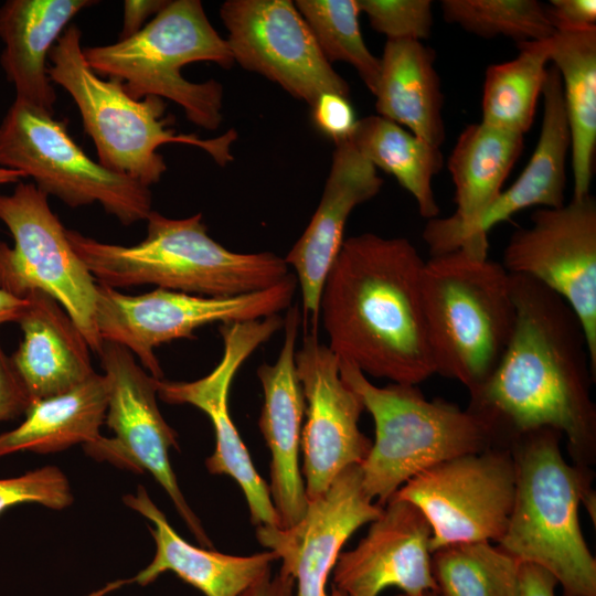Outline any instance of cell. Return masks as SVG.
Masks as SVG:
<instances>
[{
	"instance_id": "obj_40",
	"label": "cell",
	"mask_w": 596,
	"mask_h": 596,
	"mask_svg": "<svg viewBox=\"0 0 596 596\" xmlns=\"http://www.w3.org/2000/svg\"><path fill=\"white\" fill-rule=\"evenodd\" d=\"M166 0H126L124 1V21L119 40L132 36L143 28L150 15L158 14L166 6Z\"/></svg>"
},
{
	"instance_id": "obj_6",
	"label": "cell",
	"mask_w": 596,
	"mask_h": 596,
	"mask_svg": "<svg viewBox=\"0 0 596 596\" xmlns=\"http://www.w3.org/2000/svg\"><path fill=\"white\" fill-rule=\"evenodd\" d=\"M339 362L341 379L374 421L375 439L360 467L366 494L381 507L427 468L498 443L488 423L469 408L429 401L414 384L376 386L351 362Z\"/></svg>"
},
{
	"instance_id": "obj_29",
	"label": "cell",
	"mask_w": 596,
	"mask_h": 596,
	"mask_svg": "<svg viewBox=\"0 0 596 596\" xmlns=\"http://www.w3.org/2000/svg\"><path fill=\"white\" fill-rule=\"evenodd\" d=\"M549 41L571 135L573 199H581L590 194L596 150V28L555 30Z\"/></svg>"
},
{
	"instance_id": "obj_45",
	"label": "cell",
	"mask_w": 596,
	"mask_h": 596,
	"mask_svg": "<svg viewBox=\"0 0 596 596\" xmlns=\"http://www.w3.org/2000/svg\"><path fill=\"white\" fill-rule=\"evenodd\" d=\"M396 596H441L438 592H425L419 595H407L404 593H400Z\"/></svg>"
},
{
	"instance_id": "obj_3",
	"label": "cell",
	"mask_w": 596,
	"mask_h": 596,
	"mask_svg": "<svg viewBox=\"0 0 596 596\" xmlns=\"http://www.w3.org/2000/svg\"><path fill=\"white\" fill-rule=\"evenodd\" d=\"M147 236L132 246L108 244L66 230L67 240L97 284L110 288L155 285L205 297L267 289L290 272L272 252L236 253L209 234L202 214L169 219L151 211Z\"/></svg>"
},
{
	"instance_id": "obj_24",
	"label": "cell",
	"mask_w": 596,
	"mask_h": 596,
	"mask_svg": "<svg viewBox=\"0 0 596 596\" xmlns=\"http://www.w3.org/2000/svg\"><path fill=\"white\" fill-rule=\"evenodd\" d=\"M95 0H8L0 7V64L15 99L54 115L49 53L74 17Z\"/></svg>"
},
{
	"instance_id": "obj_33",
	"label": "cell",
	"mask_w": 596,
	"mask_h": 596,
	"mask_svg": "<svg viewBox=\"0 0 596 596\" xmlns=\"http://www.w3.org/2000/svg\"><path fill=\"white\" fill-rule=\"evenodd\" d=\"M296 8L310 28L322 54L331 62L353 66L373 94L380 58L368 49L359 24L356 0H297Z\"/></svg>"
},
{
	"instance_id": "obj_31",
	"label": "cell",
	"mask_w": 596,
	"mask_h": 596,
	"mask_svg": "<svg viewBox=\"0 0 596 596\" xmlns=\"http://www.w3.org/2000/svg\"><path fill=\"white\" fill-rule=\"evenodd\" d=\"M549 39L519 42L514 58L487 68L482 124L522 136L531 128L551 62Z\"/></svg>"
},
{
	"instance_id": "obj_46",
	"label": "cell",
	"mask_w": 596,
	"mask_h": 596,
	"mask_svg": "<svg viewBox=\"0 0 596 596\" xmlns=\"http://www.w3.org/2000/svg\"><path fill=\"white\" fill-rule=\"evenodd\" d=\"M329 596H344L342 593H340L339 590L332 588V592Z\"/></svg>"
},
{
	"instance_id": "obj_28",
	"label": "cell",
	"mask_w": 596,
	"mask_h": 596,
	"mask_svg": "<svg viewBox=\"0 0 596 596\" xmlns=\"http://www.w3.org/2000/svg\"><path fill=\"white\" fill-rule=\"evenodd\" d=\"M107 401L106 376L95 372L64 394L33 402L21 425L0 435V457L24 450L50 454L97 440Z\"/></svg>"
},
{
	"instance_id": "obj_16",
	"label": "cell",
	"mask_w": 596,
	"mask_h": 596,
	"mask_svg": "<svg viewBox=\"0 0 596 596\" xmlns=\"http://www.w3.org/2000/svg\"><path fill=\"white\" fill-rule=\"evenodd\" d=\"M284 317L221 323L223 355L219 364L205 376L191 382L157 379V395L168 404H190L211 419L215 434V448L205 466L212 475L234 479L246 499L251 520L257 526H279L270 499L268 485L257 472L249 453L230 415L228 393L232 381L242 364L263 343L284 328Z\"/></svg>"
},
{
	"instance_id": "obj_42",
	"label": "cell",
	"mask_w": 596,
	"mask_h": 596,
	"mask_svg": "<svg viewBox=\"0 0 596 596\" xmlns=\"http://www.w3.org/2000/svg\"><path fill=\"white\" fill-rule=\"evenodd\" d=\"M241 596H295V579L281 570L273 575L270 570Z\"/></svg>"
},
{
	"instance_id": "obj_11",
	"label": "cell",
	"mask_w": 596,
	"mask_h": 596,
	"mask_svg": "<svg viewBox=\"0 0 596 596\" xmlns=\"http://www.w3.org/2000/svg\"><path fill=\"white\" fill-rule=\"evenodd\" d=\"M292 273L259 291L232 297H205L157 288L125 295L98 284L96 326L100 339L127 348L155 379L163 372L155 348L175 339H195V329L278 315L290 307L297 289Z\"/></svg>"
},
{
	"instance_id": "obj_23",
	"label": "cell",
	"mask_w": 596,
	"mask_h": 596,
	"mask_svg": "<svg viewBox=\"0 0 596 596\" xmlns=\"http://www.w3.org/2000/svg\"><path fill=\"white\" fill-rule=\"evenodd\" d=\"M542 96L541 132L528 164L512 185L502 190L487 212L453 241L447 253L466 246L488 248V232L523 209L560 207L565 204V164L571 135L561 77L553 65L547 71Z\"/></svg>"
},
{
	"instance_id": "obj_19",
	"label": "cell",
	"mask_w": 596,
	"mask_h": 596,
	"mask_svg": "<svg viewBox=\"0 0 596 596\" xmlns=\"http://www.w3.org/2000/svg\"><path fill=\"white\" fill-rule=\"evenodd\" d=\"M432 528L412 502L392 497L358 545L341 552L333 587L344 596H379L386 587L407 595L438 592L430 568Z\"/></svg>"
},
{
	"instance_id": "obj_39",
	"label": "cell",
	"mask_w": 596,
	"mask_h": 596,
	"mask_svg": "<svg viewBox=\"0 0 596 596\" xmlns=\"http://www.w3.org/2000/svg\"><path fill=\"white\" fill-rule=\"evenodd\" d=\"M546 7L555 30H584L596 28L595 0H552Z\"/></svg>"
},
{
	"instance_id": "obj_9",
	"label": "cell",
	"mask_w": 596,
	"mask_h": 596,
	"mask_svg": "<svg viewBox=\"0 0 596 596\" xmlns=\"http://www.w3.org/2000/svg\"><path fill=\"white\" fill-rule=\"evenodd\" d=\"M0 168L23 173L70 207L99 203L126 226L152 211L149 187L92 160L68 134L67 120L18 99L0 124Z\"/></svg>"
},
{
	"instance_id": "obj_14",
	"label": "cell",
	"mask_w": 596,
	"mask_h": 596,
	"mask_svg": "<svg viewBox=\"0 0 596 596\" xmlns=\"http://www.w3.org/2000/svg\"><path fill=\"white\" fill-rule=\"evenodd\" d=\"M561 296L585 331L596 374V201L590 194L560 207H540L515 231L501 264Z\"/></svg>"
},
{
	"instance_id": "obj_10",
	"label": "cell",
	"mask_w": 596,
	"mask_h": 596,
	"mask_svg": "<svg viewBox=\"0 0 596 596\" xmlns=\"http://www.w3.org/2000/svg\"><path fill=\"white\" fill-rule=\"evenodd\" d=\"M47 198L33 182L23 181L12 194H0V221L14 241L13 248L0 242V289L18 298L33 291L49 295L98 353V284L71 246Z\"/></svg>"
},
{
	"instance_id": "obj_8",
	"label": "cell",
	"mask_w": 596,
	"mask_h": 596,
	"mask_svg": "<svg viewBox=\"0 0 596 596\" xmlns=\"http://www.w3.org/2000/svg\"><path fill=\"white\" fill-rule=\"evenodd\" d=\"M83 54L97 75L121 82L131 98H166L201 128L215 130L221 125L222 85L214 79L193 83L181 73L193 62H213L224 68L234 63L226 40L209 21L201 1H168L132 36L83 47Z\"/></svg>"
},
{
	"instance_id": "obj_25",
	"label": "cell",
	"mask_w": 596,
	"mask_h": 596,
	"mask_svg": "<svg viewBox=\"0 0 596 596\" xmlns=\"http://www.w3.org/2000/svg\"><path fill=\"white\" fill-rule=\"evenodd\" d=\"M18 322L23 339L10 356L32 403L64 394L95 373L89 345L63 307L33 291Z\"/></svg>"
},
{
	"instance_id": "obj_30",
	"label": "cell",
	"mask_w": 596,
	"mask_h": 596,
	"mask_svg": "<svg viewBox=\"0 0 596 596\" xmlns=\"http://www.w3.org/2000/svg\"><path fill=\"white\" fill-rule=\"evenodd\" d=\"M350 141L375 168L393 175L412 194L423 217H438L432 183L444 164L440 148L379 115L358 119Z\"/></svg>"
},
{
	"instance_id": "obj_18",
	"label": "cell",
	"mask_w": 596,
	"mask_h": 596,
	"mask_svg": "<svg viewBox=\"0 0 596 596\" xmlns=\"http://www.w3.org/2000/svg\"><path fill=\"white\" fill-rule=\"evenodd\" d=\"M382 511L363 488L360 465H352L322 494L308 500L299 522L287 529L259 525L256 539L277 555L280 570L294 577L295 596H329L327 581L342 546Z\"/></svg>"
},
{
	"instance_id": "obj_4",
	"label": "cell",
	"mask_w": 596,
	"mask_h": 596,
	"mask_svg": "<svg viewBox=\"0 0 596 596\" xmlns=\"http://www.w3.org/2000/svg\"><path fill=\"white\" fill-rule=\"evenodd\" d=\"M421 288L435 374L471 394L494 372L514 331L510 274L488 251L461 247L426 260Z\"/></svg>"
},
{
	"instance_id": "obj_26",
	"label": "cell",
	"mask_w": 596,
	"mask_h": 596,
	"mask_svg": "<svg viewBox=\"0 0 596 596\" xmlns=\"http://www.w3.org/2000/svg\"><path fill=\"white\" fill-rule=\"evenodd\" d=\"M124 502L153 523L149 530L156 543L150 564L129 582L146 586L170 571L204 596H241L278 560L273 551L237 556L188 543L141 486L136 494H126Z\"/></svg>"
},
{
	"instance_id": "obj_15",
	"label": "cell",
	"mask_w": 596,
	"mask_h": 596,
	"mask_svg": "<svg viewBox=\"0 0 596 596\" xmlns=\"http://www.w3.org/2000/svg\"><path fill=\"white\" fill-rule=\"evenodd\" d=\"M233 60L311 107L324 93L349 97L348 83L322 54L289 0H228L220 9Z\"/></svg>"
},
{
	"instance_id": "obj_43",
	"label": "cell",
	"mask_w": 596,
	"mask_h": 596,
	"mask_svg": "<svg viewBox=\"0 0 596 596\" xmlns=\"http://www.w3.org/2000/svg\"><path fill=\"white\" fill-rule=\"evenodd\" d=\"M28 307V298H18L0 289V324L19 322Z\"/></svg>"
},
{
	"instance_id": "obj_7",
	"label": "cell",
	"mask_w": 596,
	"mask_h": 596,
	"mask_svg": "<svg viewBox=\"0 0 596 596\" xmlns=\"http://www.w3.org/2000/svg\"><path fill=\"white\" fill-rule=\"evenodd\" d=\"M561 434L543 428L517 437L512 512L498 546L520 563L550 572L566 596H596V561L583 536L579 471L560 449Z\"/></svg>"
},
{
	"instance_id": "obj_20",
	"label": "cell",
	"mask_w": 596,
	"mask_h": 596,
	"mask_svg": "<svg viewBox=\"0 0 596 596\" xmlns=\"http://www.w3.org/2000/svg\"><path fill=\"white\" fill-rule=\"evenodd\" d=\"M383 179L350 140L336 143L324 189L306 230L284 258L295 270L301 291V326L317 332L319 301L328 273L343 244V233L351 212L374 198Z\"/></svg>"
},
{
	"instance_id": "obj_27",
	"label": "cell",
	"mask_w": 596,
	"mask_h": 596,
	"mask_svg": "<svg viewBox=\"0 0 596 596\" xmlns=\"http://www.w3.org/2000/svg\"><path fill=\"white\" fill-rule=\"evenodd\" d=\"M373 95L379 116L440 148L444 96L433 49L415 40H387Z\"/></svg>"
},
{
	"instance_id": "obj_38",
	"label": "cell",
	"mask_w": 596,
	"mask_h": 596,
	"mask_svg": "<svg viewBox=\"0 0 596 596\" xmlns=\"http://www.w3.org/2000/svg\"><path fill=\"white\" fill-rule=\"evenodd\" d=\"M32 400L0 344V422L10 421L25 414Z\"/></svg>"
},
{
	"instance_id": "obj_44",
	"label": "cell",
	"mask_w": 596,
	"mask_h": 596,
	"mask_svg": "<svg viewBox=\"0 0 596 596\" xmlns=\"http://www.w3.org/2000/svg\"><path fill=\"white\" fill-rule=\"evenodd\" d=\"M23 179H26V177L19 171L0 168V184L14 183V182L18 183L22 181Z\"/></svg>"
},
{
	"instance_id": "obj_35",
	"label": "cell",
	"mask_w": 596,
	"mask_h": 596,
	"mask_svg": "<svg viewBox=\"0 0 596 596\" xmlns=\"http://www.w3.org/2000/svg\"><path fill=\"white\" fill-rule=\"evenodd\" d=\"M371 26L387 40L427 39L433 26L430 0H356Z\"/></svg>"
},
{
	"instance_id": "obj_32",
	"label": "cell",
	"mask_w": 596,
	"mask_h": 596,
	"mask_svg": "<svg viewBox=\"0 0 596 596\" xmlns=\"http://www.w3.org/2000/svg\"><path fill=\"white\" fill-rule=\"evenodd\" d=\"M441 596H518L521 563L489 541L457 542L432 552Z\"/></svg>"
},
{
	"instance_id": "obj_37",
	"label": "cell",
	"mask_w": 596,
	"mask_h": 596,
	"mask_svg": "<svg viewBox=\"0 0 596 596\" xmlns=\"http://www.w3.org/2000/svg\"><path fill=\"white\" fill-rule=\"evenodd\" d=\"M316 127L334 143L350 140L358 119L349 97L324 93L312 106Z\"/></svg>"
},
{
	"instance_id": "obj_17",
	"label": "cell",
	"mask_w": 596,
	"mask_h": 596,
	"mask_svg": "<svg viewBox=\"0 0 596 596\" xmlns=\"http://www.w3.org/2000/svg\"><path fill=\"white\" fill-rule=\"evenodd\" d=\"M305 403L301 433L302 472L308 500L322 494L345 468L361 465L372 441L360 430L364 406L340 375L339 358L317 332L305 333L295 354Z\"/></svg>"
},
{
	"instance_id": "obj_1",
	"label": "cell",
	"mask_w": 596,
	"mask_h": 596,
	"mask_svg": "<svg viewBox=\"0 0 596 596\" xmlns=\"http://www.w3.org/2000/svg\"><path fill=\"white\" fill-rule=\"evenodd\" d=\"M515 327L491 376L470 394L469 409L498 441L550 428L583 454L595 441L596 413L585 331L577 315L540 281L510 274Z\"/></svg>"
},
{
	"instance_id": "obj_13",
	"label": "cell",
	"mask_w": 596,
	"mask_h": 596,
	"mask_svg": "<svg viewBox=\"0 0 596 596\" xmlns=\"http://www.w3.org/2000/svg\"><path fill=\"white\" fill-rule=\"evenodd\" d=\"M100 364L108 384L105 422L115 436H100L84 445L95 459L132 470L149 472L163 488L178 513L202 546L212 542L179 488L169 460L178 447L177 434L162 417L157 404V379L148 375L125 347L104 341Z\"/></svg>"
},
{
	"instance_id": "obj_34",
	"label": "cell",
	"mask_w": 596,
	"mask_h": 596,
	"mask_svg": "<svg viewBox=\"0 0 596 596\" xmlns=\"http://www.w3.org/2000/svg\"><path fill=\"white\" fill-rule=\"evenodd\" d=\"M440 8L448 23L482 38L503 35L519 43L555 32L546 7L536 0H443Z\"/></svg>"
},
{
	"instance_id": "obj_22",
	"label": "cell",
	"mask_w": 596,
	"mask_h": 596,
	"mask_svg": "<svg viewBox=\"0 0 596 596\" xmlns=\"http://www.w3.org/2000/svg\"><path fill=\"white\" fill-rule=\"evenodd\" d=\"M523 149V136L482 124L458 136L447 167L455 184L456 211L428 220L423 240L432 256L447 253L453 241L473 225L502 192V184Z\"/></svg>"
},
{
	"instance_id": "obj_36",
	"label": "cell",
	"mask_w": 596,
	"mask_h": 596,
	"mask_svg": "<svg viewBox=\"0 0 596 596\" xmlns=\"http://www.w3.org/2000/svg\"><path fill=\"white\" fill-rule=\"evenodd\" d=\"M73 502L65 475L54 466L34 469L22 476L0 479V513L21 503H39L62 510Z\"/></svg>"
},
{
	"instance_id": "obj_2",
	"label": "cell",
	"mask_w": 596,
	"mask_h": 596,
	"mask_svg": "<svg viewBox=\"0 0 596 596\" xmlns=\"http://www.w3.org/2000/svg\"><path fill=\"white\" fill-rule=\"evenodd\" d=\"M425 260L404 237L343 241L322 286L319 320L330 350L364 375L414 384L435 374L421 278Z\"/></svg>"
},
{
	"instance_id": "obj_12",
	"label": "cell",
	"mask_w": 596,
	"mask_h": 596,
	"mask_svg": "<svg viewBox=\"0 0 596 596\" xmlns=\"http://www.w3.org/2000/svg\"><path fill=\"white\" fill-rule=\"evenodd\" d=\"M517 483L511 450L491 447L451 458L413 477L394 498L415 504L432 528L430 551L504 534Z\"/></svg>"
},
{
	"instance_id": "obj_21",
	"label": "cell",
	"mask_w": 596,
	"mask_h": 596,
	"mask_svg": "<svg viewBox=\"0 0 596 596\" xmlns=\"http://www.w3.org/2000/svg\"><path fill=\"white\" fill-rule=\"evenodd\" d=\"M284 318L278 358L274 364H260L257 377L264 393L258 425L270 453L268 490L279 528L287 529L304 517L308 498L299 467L306 403L295 363L301 311L290 306Z\"/></svg>"
},
{
	"instance_id": "obj_41",
	"label": "cell",
	"mask_w": 596,
	"mask_h": 596,
	"mask_svg": "<svg viewBox=\"0 0 596 596\" xmlns=\"http://www.w3.org/2000/svg\"><path fill=\"white\" fill-rule=\"evenodd\" d=\"M556 578L545 568L521 563L518 596H555Z\"/></svg>"
},
{
	"instance_id": "obj_5",
	"label": "cell",
	"mask_w": 596,
	"mask_h": 596,
	"mask_svg": "<svg viewBox=\"0 0 596 596\" xmlns=\"http://www.w3.org/2000/svg\"><path fill=\"white\" fill-rule=\"evenodd\" d=\"M82 31L70 24L49 53L47 74L78 108L86 134L95 143L98 163L150 187L167 171L158 148L177 142L205 151L217 164L233 160L237 132L230 129L210 139L178 134L164 117L167 103L156 96L134 99L118 79H104L88 65L81 45Z\"/></svg>"
}]
</instances>
